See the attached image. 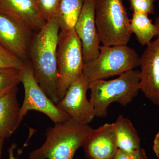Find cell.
Masks as SVG:
<instances>
[{
  "label": "cell",
  "mask_w": 159,
  "mask_h": 159,
  "mask_svg": "<svg viewBox=\"0 0 159 159\" xmlns=\"http://www.w3.org/2000/svg\"><path fill=\"white\" fill-rule=\"evenodd\" d=\"M140 57L136 51L126 45L100 46L96 59L84 64L82 75L89 83L104 80L140 66Z\"/></svg>",
  "instance_id": "obj_5"
},
{
  "label": "cell",
  "mask_w": 159,
  "mask_h": 159,
  "mask_svg": "<svg viewBox=\"0 0 159 159\" xmlns=\"http://www.w3.org/2000/svg\"><path fill=\"white\" fill-rule=\"evenodd\" d=\"M88 159H113L118 148L114 123L93 130L82 146Z\"/></svg>",
  "instance_id": "obj_13"
},
{
  "label": "cell",
  "mask_w": 159,
  "mask_h": 159,
  "mask_svg": "<svg viewBox=\"0 0 159 159\" xmlns=\"http://www.w3.org/2000/svg\"><path fill=\"white\" fill-rule=\"evenodd\" d=\"M133 12H141L147 15L154 12V3L156 0H128Z\"/></svg>",
  "instance_id": "obj_21"
},
{
  "label": "cell",
  "mask_w": 159,
  "mask_h": 159,
  "mask_svg": "<svg viewBox=\"0 0 159 159\" xmlns=\"http://www.w3.org/2000/svg\"><path fill=\"white\" fill-rule=\"evenodd\" d=\"M114 124L118 149L130 152L141 148L139 134L128 118L119 115Z\"/></svg>",
  "instance_id": "obj_15"
},
{
  "label": "cell",
  "mask_w": 159,
  "mask_h": 159,
  "mask_svg": "<svg viewBox=\"0 0 159 159\" xmlns=\"http://www.w3.org/2000/svg\"><path fill=\"white\" fill-rule=\"evenodd\" d=\"M60 29L57 18L46 22L31 40L29 55L34 77L55 104L60 99L57 91V51Z\"/></svg>",
  "instance_id": "obj_1"
},
{
  "label": "cell",
  "mask_w": 159,
  "mask_h": 159,
  "mask_svg": "<svg viewBox=\"0 0 159 159\" xmlns=\"http://www.w3.org/2000/svg\"><path fill=\"white\" fill-rule=\"evenodd\" d=\"M20 82L22 83L25 92L24 101L20 110L21 121L31 111L42 113L54 124L70 118L66 113L60 109L47 95L34 77L31 63L27 61L21 70Z\"/></svg>",
  "instance_id": "obj_7"
},
{
  "label": "cell",
  "mask_w": 159,
  "mask_h": 159,
  "mask_svg": "<svg viewBox=\"0 0 159 159\" xmlns=\"http://www.w3.org/2000/svg\"><path fill=\"white\" fill-rule=\"evenodd\" d=\"M42 16L46 22L57 18L61 0H35Z\"/></svg>",
  "instance_id": "obj_19"
},
{
  "label": "cell",
  "mask_w": 159,
  "mask_h": 159,
  "mask_svg": "<svg viewBox=\"0 0 159 159\" xmlns=\"http://www.w3.org/2000/svg\"><path fill=\"white\" fill-rule=\"evenodd\" d=\"M153 149L157 157L159 159V131L154 140Z\"/></svg>",
  "instance_id": "obj_23"
},
{
  "label": "cell",
  "mask_w": 159,
  "mask_h": 159,
  "mask_svg": "<svg viewBox=\"0 0 159 159\" xmlns=\"http://www.w3.org/2000/svg\"><path fill=\"white\" fill-rule=\"evenodd\" d=\"M140 70L126 71L116 79L99 80L89 83L90 102L96 116L105 118L111 103L117 102L127 106L138 96L140 89Z\"/></svg>",
  "instance_id": "obj_3"
},
{
  "label": "cell",
  "mask_w": 159,
  "mask_h": 159,
  "mask_svg": "<svg viewBox=\"0 0 159 159\" xmlns=\"http://www.w3.org/2000/svg\"><path fill=\"white\" fill-rule=\"evenodd\" d=\"M113 159H148V158L145 150L141 147L130 152L118 149Z\"/></svg>",
  "instance_id": "obj_22"
},
{
  "label": "cell",
  "mask_w": 159,
  "mask_h": 159,
  "mask_svg": "<svg viewBox=\"0 0 159 159\" xmlns=\"http://www.w3.org/2000/svg\"><path fill=\"white\" fill-rule=\"evenodd\" d=\"M4 141H5V139H2V138H0V159H1V157H2V152L3 146H4Z\"/></svg>",
  "instance_id": "obj_26"
},
{
  "label": "cell",
  "mask_w": 159,
  "mask_h": 159,
  "mask_svg": "<svg viewBox=\"0 0 159 159\" xmlns=\"http://www.w3.org/2000/svg\"><path fill=\"white\" fill-rule=\"evenodd\" d=\"M17 93L16 86L0 96V138L4 139L11 137L22 122Z\"/></svg>",
  "instance_id": "obj_14"
},
{
  "label": "cell",
  "mask_w": 159,
  "mask_h": 159,
  "mask_svg": "<svg viewBox=\"0 0 159 159\" xmlns=\"http://www.w3.org/2000/svg\"><path fill=\"white\" fill-rule=\"evenodd\" d=\"M140 89L159 107V37L146 47L140 58Z\"/></svg>",
  "instance_id": "obj_10"
},
{
  "label": "cell",
  "mask_w": 159,
  "mask_h": 159,
  "mask_svg": "<svg viewBox=\"0 0 159 159\" xmlns=\"http://www.w3.org/2000/svg\"><path fill=\"white\" fill-rule=\"evenodd\" d=\"M93 129L72 118L48 127L46 140L39 148L31 151L29 159H73Z\"/></svg>",
  "instance_id": "obj_2"
},
{
  "label": "cell",
  "mask_w": 159,
  "mask_h": 159,
  "mask_svg": "<svg viewBox=\"0 0 159 159\" xmlns=\"http://www.w3.org/2000/svg\"><path fill=\"white\" fill-rule=\"evenodd\" d=\"M84 0H61L57 20L60 31L74 29L82 10Z\"/></svg>",
  "instance_id": "obj_16"
},
{
  "label": "cell",
  "mask_w": 159,
  "mask_h": 159,
  "mask_svg": "<svg viewBox=\"0 0 159 159\" xmlns=\"http://www.w3.org/2000/svg\"><path fill=\"white\" fill-rule=\"evenodd\" d=\"M155 25L157 29V36L158 37H159V15L157 18L156 19L155 21L154 22Z\"/></svg>",
  "instance_id": "obj_25"
},
{
  "label": "cell",
  "mask_w": 159,
  "mask_h": 159,
  "mask_svg": "<svg viewBox=\"0 0 159 159\" xmlns=\"http://www.w3.org/2000/svg\"><path fill=\"white\" fill-rule=\"evenodd\" d=\"M31 32L0 13V45L24 61L29 55Z\"/></svg>",
  "instance_id": "obj_11"
},
{
  "label": "cell",
  "mask_w": 159,
  "mask_h": 159,
  "mask_svg": "<svg viewBox=\"0 0 159 159\" xmlns=\"http://www.w3.org/2000/svg\"><path fill=\"white\" fill-rule=\"evenodd\" d=\"M57 91L62 99L72 83L82 75V46L74 29L60 31L57 51Z\"/></svg>",
  "instance_id": "obj_6"
},
{
  "label": "cell",
  "mask_w": 159,
  "mask_h": 159,
  "mask_svg": "<svg viewBox=\"0 0 159 159\" xmlns=\"http://www.w3.org/2000/svg\"><path fill=\"white\" fill-rule=\"evenodd\" d=\"M130 27L132 33L135 35L139 42L143 46L149 44L157 34L154 24L145 13L133 12L130 20Z\"/></svg>",
  "instance_id": "obj_17"
},
{
  "label": "cell",
  "mask_w": 159,
  "mask_h": 159,
  "mask_svg": "<svg viewBox=\"0 0 159 159\" xmlns=\"http://www.w3.org/2000/svg\"><path fill=\"white\" fill-rule=\"evenodd\" d=\"M0 13L37 32L46 24L35 0H0Z\"/></svg>",
  "instance_id": "obj_12"
},
{
  "label": "cell",
  "mask_w": 159,
  "mask_h": 159,
  "mask_svg": "<svg viewBox=\"0 0 159 159\" xmlns=\"http://www.w3.org/2000/svg\"><path fill=\"white\" fill-rule=\"evenodd\" d=\"M25 61L16 56L0 45V69H13L21 70Z\"/></svg>",
  "instance_id": "obj_20"
},
{
  "label": "cell",
  "mask_w": 159,
  "mask_h": 159,
  "mask_svg": "<svg viewBox=\"0 0 159 159\" xmlns=\"http://www.w3.org/2000/svg\"><path fill=\"white\" fill-rule=\"evenodd\" d=\"M89 89V84L81 75L71 84L56 105L76 122L89 125L96 117L93 107L87 98Z\"/></svg>",
  "instance_id": "obj_8"
},
{
  "label": "cell",
  "mask_w": 159,
  "mask_h": 159,
  "mask_svg": "<svg viewBox=\"0 0 159 159\" xmlns=\"http://www.w3.org/2000/svg\"><path fill=\"white\" fill-rule=\"evenodd\" d=\"M122 0H96L95 22L102 45H126L132 33Z\"/></svg>",
  "instance_id": "obj_4"
},
{
  "label": "cell",
  "mask_w": 159,
  "mask_h": 159,
  "mask_svg": "<svg viewBox=\"0 0 159 159\" xmlns=\"http://www.w3.org/2000/svg\"><path fill=\"white\" fill-rule=\"evenodd\" d=\"M96 0H84L74 30L82 46L84 64L93 61L100 53V39L96 22Z\"/></svg>",
  "instance_id": "obj_9"
},
{
  "label": "cell",
  "mask_w": 159,
  "mask_h": 159,
  "mask_svg": "<svg viewBox=\"0 0 159 159\" xmlns=\"http://www.w3.org/2000/svg\"><path fill=\"white\" fill-rule=\"evenodd\" d=\"M16 148V145L15 143L11 144L10 147L8 149V152L9 154V159H17L18 156L16 157H14V150Z\"/></svg>",
  "instance_id": "obj_24"
},
{
  "label": "cell",
  "mask_w": 159,
  "mask_h": 159,
  "mask_svg": "<svg viewBox=\"0 0 159 159\" xmlns=\"http://www.w3.org/2000/svg\"><path fill=\"white\" fill-rule=\"evenodd\" d=\"M21 70L0 69V96L20 83Z\"/></svg>",
  "instance_id": "obj_18"
}]
</instances>
